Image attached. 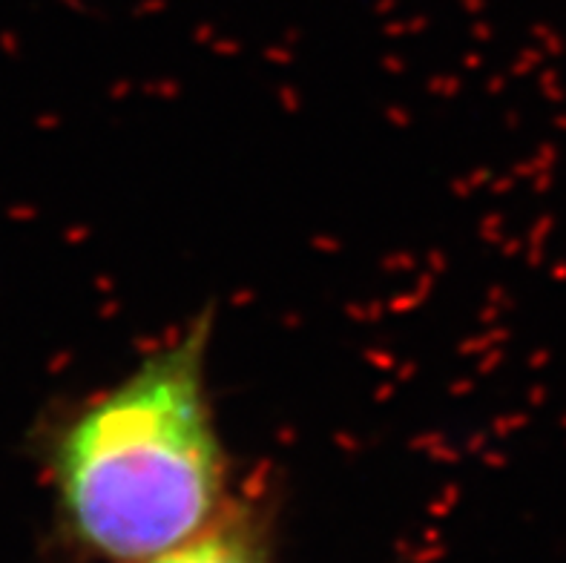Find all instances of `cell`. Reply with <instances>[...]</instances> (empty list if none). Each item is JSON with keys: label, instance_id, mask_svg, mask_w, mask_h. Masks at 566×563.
<instances>
[{"label": "cell", "instance_id": "1", "mask_svg": "<svg viewBox=\"0 0 566 563\" xmlns=\"http://www.w3.org/2000/svg\"><path fill=\"white\" fill-rule=\"evenodd\" d=\"M210 342L213 316H196L46 431L43 472L58 523L89 557L144 563L230 511V465L207 383Z\"/></svg>", "mask_w": 566, "mask_h": 563}, {"label": "cell", "instance_id": "2", "mask_svg": "<svg viewBox=\"0 0 566 563\" xmlns=\"http://www.w3.org/2000/svg\"><path fill=\"white\" fill-rule=\"evenodd\" d=\"M144 563H270L265 534L250 514H224L193 541L161 552Z\"/></svg>", "mask_w": 566, "mask_h": 563}]
</instances>
